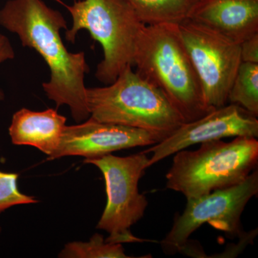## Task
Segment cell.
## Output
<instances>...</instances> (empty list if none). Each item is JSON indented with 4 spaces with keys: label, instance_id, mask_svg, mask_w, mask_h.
Listing matches in <instances>:
<instances>
[{
    "label": "cell",
    "instance_id": "ba28073f",
    "mask_svg": "<svg viewBox=\"0 0 258 258\" xmlns=\"http://www.w3.org/2000/svg\"><path fill=\"white\" fill-rule=\"evenodd\" d=\"M180 37L210 109L228 103L229 92L242 62L240 45L187 19L178 25Z\"/></svg>",
    "mask_w": 258,
    "mask_h": 258
},
{
    "label": "cell",
    "instance_id": "9c48e42d",
    "mask_svg": "<svg viewBox=\"0 0 258 258\" xmlns=\"http://www.w3.org/2000/svg\"><path fill=\"white\" fill-rule=\"evenodd\" d=\"M237 137L257 138V117L242 107L227 103L198 119L183 123L164 140L143 152L152 154L148 164L150 167L190 146Z\"/></svg>",
    "mask_w": 258,
    "mask_h": 258
},
{
    "label": "cell",
    "instance_id": "ac0fdd59",
    "mask_svg": "<svg viewBox=\"0 0 258 258\" xmlns=\"http://www.w3.org/2000/svg\"><path fill=\"white\" fill-rule=\"evenodd\" d=\"M15 52L9 38L0 33V66L7 60H13ZM5 93L0 88V102L4 101Z\"/></svg>",
    "mask_w": 258,
    "mask_h": 258
},
{
    "label": "cell",
    "instance_id": "d6986e66",
    "mask_svg": "<svg viewBox=\"0 0 258 258\" xmlns=\"http://www.w3.org/2000/svg\"><path fill=\"white\" fill-rule=\"evenodd\" d=\"M1 230H2L1 226H0V232H1Z\"/></svg>",
    "mask_w": 258,
    "mask_h": 258
},
{
    "label": "cell",
    "instance_id": "2e32d148",
    "mask_svg": "<svg viewBox=\"0 0 258 258\" xmlns=\"http://www.w3.org/2000/svg\"><path fill=\"white\" fill-rule=\"evenodd\" d=\"M16 173L0 171V213L15 205H30L39 203L34 197L20 191Z\"/></svg>",
    "mask_w": 258,
    "mask_h": 258
},
{
    "label": "cell",
    "instance_id": "5bb4252c",
    "mask_svg": "<svg viewBox=\"0 0 258 258\" xmlns=\"http://www.w3.org/2000/svg\"><path fill=\"white\" fill-rule=\"evenodd\" d=\"M228 103L258 116V63L241 62L229 92Z\"/></svg>",
    "mask_w": 258,
    "mask_h": 258
},
{
    "label": "cell",
    "instance_id": "e0dca14e",
    "mask_svg": "<svg viewBox=\"0 0 258 258\" xmlns=\"http://www.w3.org/2000/svg\"><path fill=\"white\" fill-rule=\"evenodd\" d=\"M240 45L242 62L258 63V33L241 42Z\"/></svg>",
    "mask_w": 258,
    "mask_h": 258
},
{
    "label": "cell",
    "instance_id": "6da1fadb",
    "mask_svg": "<svg viewBox=\"0 0 258 258\" xmlns=\"http://www.w3.org/2000/svg\"><path fill=\"white\" fill-rule=\"evenodd\" d=\"M0 25L16 34L23 47L36 51L48 66L50 79L42 83L57 108L66 105L75 121L90 117L85 76L90 68L83 52H71L60 35L66 19L42 0H8L0 10Z\"/></svg>",
    "mask_w": 258,
    "mask_h": 258
},
{
    "label": "cell",
    "instance_id": "7a4b0ae2",
    "mask_svg": "<svg viewBox=\"0 0 258 258\" xmlns=\"http://www.w3.org/2000/svg\"><path fill=\"white\" fill-rule=\"evenodd\" d=\"M134 67L164 93L185 123L212 111L205 104L176 24L144 26L136 49Z\"/></svg>",
    "mask_w": 258,
    "mask_h": 258
},
{
    "label": "cell",
    "instance_id": "52a82bcc",
    "mask_svg": "<svg viewBox=\"0 0 258 258\" xmlns=\"http://www.w3.org/2000/svg\"><path fill=\"white\" fill-rule=\"evenodd\" d=\"M258 193V171L254 169L243 182L215 190L198 198L186 199L182 214L176 217L171 230L161 241L163 252H179L189 237L203 224L208 223L230 237L244 235L240 218L249 200Z\"/></svg>",
    "mask_w": 258,
    "mask_h": 258
},
{
    "label": "cell",
    "instance_id": "277c9868",
    "mask_svg": "<svg viewBox=\"0 0 258 258\" xmlns=\"http://www.w3.org/2000/svg\"><path fill=\"white\" fill-rule=\"evenodd\" d=\"M90 117L104 123L170 135L185 123L179 111L157 86L133 68L127 67L114 82L87 88Z\"/></svg>",
    "mask_w": 258,
    "mask_h": 258
},
{
    "label": "cell",
    "instance_id": "7c38bea8",
    "mask_svg": "<svg viewBox=\"0 0 258 258\" xmlns=\"http://www.w3.org/2000/svg\"><path fill=\"white\" fill-rule=\"evenodd\" d=\"M66 120L53 108L43 111L22 108L15 112L9 127L12 143L37 148L50 157L58 147Z\"/></svg>",
    "mask_w": 258,
    "mask_h": 258
},
{
    "label": "cell",
    "instance_id": "4fadbf2b",
    "mask_svg": "<svg viewBox=\"0 0 258 258\" xmlns=\"http://www.w3.org/2000/svg\"><path fill=\"white\" fill-rule=\"evenodd\" d=\"M146 25L179 24L189 18L200 0H125Z\"/></svg>",
    "mask_w": 258,
    "mask_h": 258
},
{
    "label": "cell",
    "instance_id": "9a60e30c",
    "mask_svg": "<svg viewBox=\"0 0 258 258\" xmlns=\"http://www.w3.org/2000/svg\"><path fill=\"white\" fill-rule=\"evenodd\" d=\"M64 258H128L122 244L106 242L96 233L88 242H73L66 244L59 254Z\"/></svg>",
    "mask_w": 258,
    "mask_h": 258
},
{
    "label": "cell",
    "instance_id": "30bf717a",
    "mask_svg": "<svg viewBox=\"0 0 258 258\" xmlns=\"http://www.w3.org/2000/svg\"><path fill=\"white\" fill-rule=\"evenodd\" d=\"M166 137L156 132L100 122L89 117L84 123L66 125L58 147L48 159L69 156L93 159L121 149L153 146Z\"/></svg>",
    "mask_w": 258,
    "mask_h": 258
},
{
    "label": "cell",
    "instance_id": "3957f363",
    "mask_svg": "<svg viewBox=\"0 0 258 258\" xmlns=\"http://www.w3.org/2000/svg\"><path fill=\"white\" fill-rule=\"evenodd\" d=\"M257 138L205 142L198 150L176 153L166 175V188L186 199L198 198L243 182L257 169Z\"/></svg>",
    "mask_w": 258,
    "mask_h": 258
},
{
    "label": "cell",
    "instance_id": "8992f818",
    "mask_svg": "<svg viewBox=\"0 0 258 258\" xmlns=\"http://www.w3.org/2000/svg\"><path fill=\"white\" fill-rule=\"evenodd\" d=\"M149 160L147 154L142 152L125 157L106 154L83 161L97 166L104 177L107 203L96 228L108 232L106 242H152L136 237L131 231V227L144 217L148 206L147 199L139 192L138 186L149 168Z\"/></svg>",
    "mask_w": 258,
    "mask_h": 258
},
{
    "label": "cell",
    "instance_id": "5b68a950",
    "mask_svg": "<svg viewBox=\"0 0 258 258\" xmlns=\"http://www.w3.org/2000/svg\"><path fill=\"white\" fill-rule=\"evenodd\" d=\"M63 5L73 19L66 32L68 42L74 44L81 30L89 32L101 45L103 58L95 76L108 85L114 82L127 67H134V56L144 25L125 0H79Z\"/></svg>",
    "mask_w": 258,
    "mask_h": 258
},
{
    "label": "cell",
    "instance_id": "8fae6325",
    "mask_svg": "<svg viewBox=\"0 0 258 258\" xmlns=\"http://www.w3.org/2000/svg\"><path fill=\"white\" fill-rule=\"evenodd\" d=\"M188 19L240 44L258 33V0H200Z\"/></svg>",
    "mask_w": 258,
    "mask_h": 258
}]
</instances>
